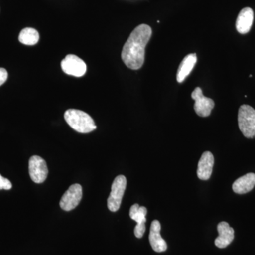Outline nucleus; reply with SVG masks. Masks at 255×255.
Here are the masks:
<instances>
[{
    "label": "nucleus",
    "instance_id": "obj_1",
    "mask_svg": "<svg viewBox=\"0 0 255 255\" xmlns=\"http://www.w3.org/2000/svg\"><path fill=\"white\" fill-rule=\"evenodd\" d=\"M152 28L147 24L139 25L132 31L124 44L122 58L128 68L136 70L145 62V47L152 36Z\"/></svg>",
    "mask_w": 255,
    "mask_h": 255
},
{
    "label": "nucleus",
    "instance_id": "obj_2",
    "mask_svg": "<svg viewBox=\"0 0 255 255\" xmlns=\"http://www.w3.org/2000/svg\"><path fill=\"white\" fill-rule=\"evenodd\" d=\"M64 118L72 128L80 133H89L97 128L95 122L89 114L78 110H68Z\"/></svg>",
    "mask_w": 255,
    "mask_h": 255
},
{
    "label": "nucleus",
    "instance_id": "obj_3",
    "mask_svg": "<svg viewBox=\"0 0 255 255\" xmlns=\"http://www.w3.org/2000/svg\"><path fill=\"white\" fill-rule=\"evenodd\" d=\"M238 126L247 138L255 137V110L249 105H242L238 111Z\"/></svg>",
    "mask_w": 255,
    "mask_h": 255
},
{
    "label": "nucleus",
    "instance_id": "obj_4",
    "mask_svg": "<svg viewBox=\"0 0 255 255\" xmlns=\"http://www.w3.org/2000/svg\"><path fill=\"white\" fill-rule=\"evenodd\" d=\"M127 184V178L124 175L117 176L112 183V191L107 200V206L112 212H116L120 208Z\"/></svg>",
    "mask_w": 255,
    "mask_h": 255
},
{
    "label": "nucleus",
    "instance_id": "obj_5",
    "mask_svg": "<svg viewBox=\"0 0 255 255\" xmlns=\"http://www.w3.org/2000/svg\"><path fill=\"white\" fill-rule=\"evenodd\" d=\"M28 172L33 182L40 184L45 182L48 174L46 161L39 156H32L28 162Z\"/></svg>",
    "mask_w": 255,
    "mask_h": 255
},
{
    "label": "nucleus",
    "instance_id": "obj_6",
    "mask_svg": "<svg viewBox=\"0 0 255 255\" xmlns=\"http://www.w3.org/2000/svg\"><path fill=\"white\" fill-rule=\"evenodd\" d=\"M191 98L195 100L194 109L196 114L201 117H209L214 109V101L204 96L202 90L199 87H196L195 90L191 93Z\"/></svg>",
    "mask_w": 255,
    "mask_h": 255
},
{
    "label": "nucleus",
    "instance_id": "obj_7",
    "mask_svg": "<svg viewBox=\"0 0 255 255\" xmlns=\"http://www.w3.org/2000/svg\"><path fill=\"white\" fill-rule=\"evenodd\" d=\"M61 68L67 75L80 78L85 75L87 65L85 62L75 55H68L62 60Z\"/></svg>",
    "mask_w": 255,
    "mask_h": 255
},
{
    "label": "nucleus",
    "instance_id": "obj_8",
    "mask_svg": "<svg viewBox=\"0 0 255 255\" xmlns=\"http://www.w3.org/2000/svg\"><path fill=\"white\" fill-rule=\"evenodd\" d=\"M82 198V186L79 184H73L62 196L60 201V208L64 211H71L78 206Z\"/></svg>",
    "mask_w": 255,
    "mask_h": 255
},
{
    "label": "nucleus",
    "instance_id": "obj_9",
    "mask_svg": "<svg viewBox=\"0 0 255 255\" xmlns=\"http://www.w3.org/2000/svg\"><path fill=\"white\" fill-rule=\"evenodd\" d=\"M147 210L145 206H140L137 204H133L130 207V219L137 223L134 229V234L135 237L141 238L145 232L146 216H147Z\"/></svg>",
    "mask_w": 255,
    "mask_h": 255
},
{
    "label": "nucleus",
    "instance_id": "obj_10",
    "mask_svg": "<svg viewBox=\"0 0 255 255\" xmlns=\"http://www.w3.org/2000/svg\"><path fill=\"white\" fill-rule=\"evenodd\" d=\"M161 225L157 220L151 223L149 241L152 249L156 253H162L167 251V245L160 235Z\"/></svg>",
    "mask_w": 255,
    "mask_h": 255
},
{
    "label": "nucleus",
    "instance_id": "obj_11",
    "mask_svg": "<svg viewBox=\"0 0 255 255\" xmlns=\"http://www.w3.org/2000/svg\"><path fill=\"white\" fill-rule=\"evenodd\" d=\"M214 164V157L209 151L204 152L198 163L197 176L201 180H208L211 177Z\"/></svg>",
    "mask_w": 255,
    "mask_h": 255
},
{
    "label": "nucleus",
    "instance_id": "obj_12",
    "mask_svg": "<svg viewBox=\"0 0 255 255\" xmlns=\"http://www.w3.org/2000/svg\"><path fill=\"white\" fill-rule=\"evenodd\" d=\"M219 236L215 240V245L219 248L229 246L234 239V229L227 222H221L217 226Z\"/></svg>",
    "mask_w": 255,
    "mask_h": 255
},
{
    "label": "nucleus",
    "instance_id": "obj_13",
    "mask_svg": "<svg viewBox=\"0 0 255 255\" xmlns=\"http://www.w3.org/2000/svg\"><path fill=\"white\" fill-rule=\"evenodd\" d=\"M254 19V12L250 7L244 8L238 14L236 20V29L238 33L246 34L251 31Z\"/></svg>",
    "mask_w": 255,
    "mask_h": 255
},
{
    "label": "nucleus",
    "instance_id": "obj_14",
    "mask_svg": "<svg viewBox=\"0 0 255 255\" xmlns=\"http://www.w3.org/2000/svg\"><path fill=\"white\" fill-rule=\"evenodd\" d=\"M197 62L196 53L187 55L181 62L177 70V80L179 83H182L192 71Z\"/></svg>",
    "mask_w": 255,
    "mask_h": 255
},
{
    "label": "nucleus",
    "instance_id": "obj_15",
    "mask_svg": "<svg viewBox=\"0 0 255 255\" xmlns=\"http://www.w3.org/2000/svg\"><path fill=\"white\" fill-rule=\"evenodd\" d=\"M255 186V174L248 173L238 178L233 183V190L238 194H244L253 190Z\"/></svg>",
    "mask_w": 255,
    "mask_h": 255
},
{
    "label": "nucleus",
    "instance_id": "obj_16",
    "mask_svg": "<svg viewBox=\"0 0 255 255\" xmlns=\"http://www.w3.org/2000/svg\"><path fill=\"white\" fill-rule=\"evenodd\" d=\"M39 33L33 28H25L20 32L18 41L27 46L36 45L39 41Z\"/></svg>",
    "mask_w": 255,
    "mask_h": 255
},
{
    "label": "nucleus",
    "instance_id": "obj_17",
    "mask_svg": "<svg viewBox=\"0 0 255 255\" xmlns=\"http://www.w3.org/2000/svg\"><path fill=\"white\" fill-rule=\"evenodd\" d=\"M12 187V184L9 179L3 177L0 174V190L5 189V190H9Z\"/></svg>",
    "mask_w": 255,
    "mask_h": 255
},
{
    "label": "nucleus",
    "instance_id": "obj_18",
    "mask_svg": "<svg viewBox=\"0 0 255 255\" xmlns=\"http://www.w3.org/2000/svg\"><path fill=\"white\" fill-rule=\"evenodd\" d=\"M7 78V71L4 68H0V86H1L6 81Z\"/></svg>",
    "mask_w": 255,
    "mask_h": 255
}]
</instances>
